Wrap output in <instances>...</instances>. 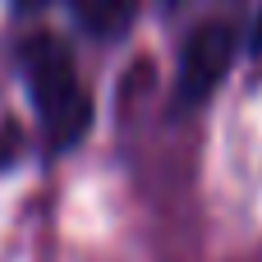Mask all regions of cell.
I'll return each instance as SVG.
<instances>
[{"label": "cell", "instance_id": "obj_5", "mask_svg": "<svg viewBox=\"0 0 262 262\" xmlns=\"http://www.w3.org/2000/svg\"><path fill=\"white\" fill-rule=\"evenodd\" d=\"M18 9H41V5H51V0H14Z\"/></svg>", "mask_w": 262, "mask_h": 262}, {"label": "cell", "instance_id": "obj_1", "mask_svg": "<svg viewBox=\"0 0 262 262\" xmlns=\"http://www.w3.org/2000/svg\"><path fill=\"white\" fill-rule=\"evenodd\" d=\"M18 64H23V78H28V97H32V111L41 120V138L51 152H69L74 143L88 138L92 129V97L83 92L78 83V64H74V51L41 32V37H28L23 51H18Z\"/></svg>", "mask_w": 262, "mask_h": 262}, {"label": "cell", "instance_id": "obj_3", "mask_svg": "<svg viewBox=\"0 0 262 262\" xmlns=\"http://www.w3.org/2000/svg\"><path fill=\"white\" fill-rule=\"evenodd\" d=\"M74 18L83 32H92L97 41H115L129 32L134 14H138V0H69Z\"/></svg>", "mask_w": 262, "mask_h": 262}, {"label": "cell", "instance_id": "obj_6", "mask_svg": "<svg viewBox=\"0 0 262 262\" xmlns=\"http://www.w3.org/2000/svg\"><path fill=\"white\" fill-rule=\"evenodd\" d=\"M253 46L262 51V18H258V28H253Z\"/></svg>", "mask_w": 262, "mask_h": 262}, {"label": "cell", "instance_id": "obj_2", "mask_svg": "<svg viewBox=\"0 0 262 262\" xmlns=\"http://www.w3.org/2000/svg\"><path fill=\"white\" fill-rule=\"evenodd\" d=\"M230 60H235V32H230L226 23H203V28H193V37H189L184 51H180L175 101H180V106H203V101L221 88Z\"/></svg>", "mask_w": 262, "mask_h": 262}, {"label": "cell", "instance_id": "obj_4", "mask_svg": "<svg viewBox=\"0 0 262 262\" xmlns=\"http://www.w3.org/2000/svg\"><path fill=\"white\" fill-rule=\"evenodd\" d=\"M18 147H23V134H18L14 120H5V124H0V170L18 161Z\"/></svg>", "mask_w": 262, "mask_h": 262}, {"label": "cell", "instance_id": "obj_7", "mask_svg": "<svg viewBox=\"0 0 262 262\" xmlns=\"http://www.w3.org/2000/svg\"><path fill=\"white\" fill-rule=\"evenodd\" d=\"M161 5H180V0H161Z\"/></svg>", "mask_w": 262, "mask_h": 262}]
</instances>
